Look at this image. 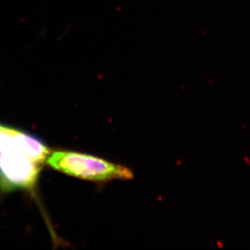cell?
I'll return each instance as SVG.
<instances>
[{"mask_svg":"<svg viewBox=\"0 0 250 250\" xmlns=\"http://www.w3.org/2000/svg\"><path fill=\"white\" fill-rule=\"evenodd\" d=\"M46 163L59 172L92 182L132 180L135 177L132 170L125 166L73 151H54L48 156Z\"/></svg>","mask_w":250,"mask_h":250,"instance_id":"6da1fadb","label":"cell"},{"mask_svg":"<svg viewBox=\"0 0 250 250\" xmlns=\"http://www.w3.org/2000/svg\"><path fill=\"white\" fill-rule=\"evenodd\" d=\"M46 151V146L38 139L0 124V169L22 155L41 161Z\"/></svg>","mask_w":250,"mask_h":250,"instance_id":"7a4b0ae2","label":"cell"}]
</instances>
